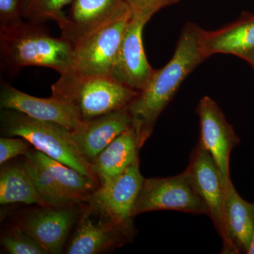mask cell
Returning a JSON list of instances; mask_svg holds the SVG:
<instances>
[{
  "label": "cell",
  "instance_id": "4",
  "mask_svg": "<svg viewBox=\"0 0 254 254\" xmlns=\"http://www.w3.org/2000/svg\"><path fill=\"white\" fill-rule=\"evenodd\" d=\"M1 110V134L24 138L50 158L96 180L91 164L82 155L73 139L72 131L57 123L30 118L16 110Z\"/></svg>",
  "mask_w": 254,
  "mask_h": 254
},
{
  "label": "cell",
  "instance_id": "19",
  "mask_svg": "<svg viewBox=\"0 0 254 254\" xmlns=\"http://www.w3.org/2000/svg\"><path fill=\"white\" fill-rule=\"evenodd\" d=\"M225 186V215L227 233L237 253H248L254 232V203L242 198L231 179Z\"/></svg>",
  "mask_w": 254,
  "mask_h": 254
},
{
  "label": "cell",
  "instance_id": "3",
  "mask_svg": "<svg viewBox=\"0 0 254 254\" xmlns=\"http://www.w3.org/2000/svg\"><path fill=\"white\" fill-rule=\"evenodd\" d=\"M51 90L52 95L71 105L83 122L126 108L139 93L110 76L73 71L60 74Z\"/></svg>",
  "mask_w": 254,
  "mask_h": 254
},
{
  "label": "cell",
  "instance_id": "27",
  "mask_svg": "<svg viewBox=\"0 0 254 254\" xmlns=\"http://www.w3.org/2000/svg\"><path fill=\"white\" fill-rule=\"evenodd\" d=\"M248 254H254V232L253 237H252V243H251L250 250H249Z\"/></svg>",
  "mask_w": 254,
  "mask_h": 254
},
{
  "label": "cell",
  "instance_id": "16",
  "mask_svg": "<svg viewBox=\"0 0 254 254\" xmlns=\"http://www.w3.org/2000/svg\"><path fill=\"white\" fill-rule=\"evenodd\" d=\"M132 124L133 118L127 106L83 122L72 131L73 139L82 155L92 165L97 156Z\"/></svg>",
  "mask_w": 254,
  "mask_h": 254
},
{
  "label": "cell",
  "instance_id": "10",
  "mask_svg": "<svg viewBox=\"0 0 254 254\" xmlns=\"http://www.w3.org/2000/svg\"><path fill=\"white\" fill-rule=\"evenodd\" d=\"M131 12L126 0H73L69 11L58 24L62 37L73 46Z\"/></svg>",
  "mask_w": 254,
  "mask_h": 254
},
{
  "label": "cell",
  "instance_id": "15",
  "mask_svg": "<svg viewBox=\"0 0 254 254\" xmlns=\"http://www.w3.org/2000/svg\"><path fill=\"white\" fill-rule=\"evenodd\" d=\"M78 213L79 210L76 205L44 206L28 214L18 225L26 230L48 254H60Z\"/></svg>",
  "mask_w": 254,
  "mask_h": 254
},
{
  "label": "cell",
  "instance_id": "12",
  "mask_svg": "<svg viewBox=\"0 0 254 254\" xmlns=\"http://www.w3.org/2000/svg\"><path fill=\"white\" fill-rule=\"evenodd\" d=\"M196 113L200 123L199 141L213 157L225 184L230 180V154L240 143V138L218 103L210 97L200 100Z\"/></svg>",
  "mask_w": 254,
  "mask_h": 254
},
{
  "label": "cell",
  "instance_id": "17",
  "mask_svg": "<svg viewBox=\"0 0 254 254\" xmlns=\"http://www.w3.org/2000/svg\"><path fill=\"white\" fill-rule=\"evenodd\" d=\"M202 43L208 58L228 54L242 59L254 51V14L244 13L236 21L216 31L204 30Z\"/></svg>",
  "mask_w": 254,
  "mask_h": 254
},
{
  "label": "cell",
  "instance_id": "25",
  "mask_svg": "<svg viewBox=\"0 0 254 254\" xmlns=\"http://www.w3.org/2000/svg\"><path fill=\"white\" fill-rule=\"evenodd\" d=\"M180 0H126L132 12L140 13L152 17L160 9L178 2Z\"/></svg>",
  "mask_w": 254,
  "mask_h": 254
},
{
  "label": "cell",
  "instance_id": "1",
  "mask_svg": "<svg viewBox=\"0 0 254 254\" xmlns=\"http://www.w3.org/2000/svg\"><path fill=\"white\" fill-rule=\"evenodd\" d=\"M203 31L194 23H187L180 33L173 58L163 68L155 70L146 87L128 105L132 125L143 144L183 81L208 59L202 43Z\"/></svg>",
  "mask_w": 254,
  "mask_h": 254
},
{
  "label": "cell",
  "instance_id": "7",
  "mask_svg": "<svg viewBox=\"0 0 254 254\" xmlns=\"http://www.w3.org/2000/svg\"><path fill=\"white\" fill-rule=\"evenodd\" d=\"M195 190L206 205L208 216L221 237L223 254H238L227 233L225 215V186L215 160L198 141L186 169Z\"/></svg>",
  "mask_w": 254,
  "mask_h": 254
},
{
  "label": "cell",
  "instance_id": "8",
  "mask_svg": "<svg viewBox=\"0 0 254 254\" xmlns=\"http://www.w3.org/2000/svg\"><path fill=\"white\" fill-rule=\"evenodd\" d=\"M131 15L132 11L73 46L72 71L85 76H110Z\"/></svg>",
  "mask_w": 254,
  "mask_h": 254
},
{
  "label": "cell",
  "instance_id": "14",
  "mask_svg": "<svg viewBox=\"0 0 254 254\" xmlns=\"http://www.w3.org/2000/svg\"><path fill=\"white\" fill-rule=\"evenodd\" d=\"M1 109L16 110L30 118L51 122L74 131L83 122L71 105L52 95L48 98H40L16 89L6 81L0 87Z\"/></svg>",
  "mask_w": 254,
  "mask_h": 254
},
{
  "label": "cell",
  "instance_id": "22",
  "mask_svg": "<svg viewBox=\"0 0 254 254\" xmlns=\"http://www.w3.org/2000/svg\"><path fill=\"white\" fill-rule=\"evenodd\" d=\"M1 243L10 254H46V252L22 227L16 225L4 234Z\"/></svg>",
  "mask_w": 254,
  "mask_h": 254
},
{
  "label": "cell",
  "instance_id": "20",
  "mask_svg": "<svg viewBox=\"0 0 254 254\" xmlns=\"http://www.w3.org/2000/svg\"><path fill=\"white\" fill-rule=\"evenodd\" d=\"M16 203L46 206L22 162L3 166L0 172V204Z\"/></svg>",
  "mask_w": 254,
  "mask_h": 254
},
{
  "label": "cell",
  "instance_id": "26",
  "mask_svg": "<svg viewBox=\"0 0 254 254\" xmlns=\"http://www.w3.org/2000/svg\"><path fill=\"white\" fill-rule=\"evenodd\" d=\"M242 60H245L252 68H254V51L245 55Z\"/></svg>",
  "mask_w": 254,
  "mask_h": 254
},
{
  "label": "cell",
  "instance_id": "23",
  "mask_svg": "<svg viewBox=\"0 0 254 254\" xmlns=\"http://www.w3.org/2000/svg\"><path fill=\"white\" fill-rule=\"evenodd\" d=\"M31 144L24 138L15 136H4L0 138V164L4 165L11 159L24 155L29 150Z\"/></svg>",
  "mask_w": 254,
  "mask_h": 254
},
{
  "label": "cell",
  "instance_id": "24",
  "mask_svg": "<svg viewBox=\"0 0 254 254\" xmlns=\"http://www.w3.org/2000/svg\"><path fill=\"white\" fill-rule=\"evenodd\" d=\"M23 0H0V28L22 22Z\"/></svg>",
  "mask_w": 254,
  "mask_h": 254
},
{
  "label": "cell",
  "instance_id": "2",
  "mask_svg": "<svg viewBox=\"0 0 254 254\" xmlns=\"http://www.w3.org/2000/svg\"><path fill=\"white\" fill-rule=\"evenodd\" d=\"M0 60L11 76L25 66L53 68L60 74L73 71V48L63 37L57 38L41 23L22 21L0 28Z\"/></svg>",
  "mask_w": 254,
  "mask_h": 254
},
{
  "label": "cell",
  "instance_id": "11",
  "mask_svg": "<svg viewBox=\"0 0 254 254\" xmlns=\"http://www.w3.org/2000/svg\"><path fill=\"white\" fill-rule=\"evenodd\" d=\"M98 209L100 218H96V209L92 203L81 216L68 244L66 254H98L131 240L133 226L119 223Z\"/></svg>",
  "mask_w": 254,
  "mask_h": 254
},
{
  "label": "cell",
  "instance_id": "13",
  "mask_svg": "<svg viewBox=\"0 0 254 254\" xmlns=\"http://www.w3.org/2000/svg\"><path fill=\"white\" fill-rule=\"evenodd\" d=\"M144 180L140 172L139 159H137L123 173L100 185L90 203L115 221L133 226L132 211Z\"/></svg>",
  "mask_w": 254,
  "mask_h": 254
},
{
  "label": "cell",
  "instance_id": "18",
  "mask_svg": "<svg viewBox=\"0 0 254 254\" xmlns=\"http://www.w3.org/2000/svg\"><path fill=\"white\" fill-rule=\"evenodd\" d=\"M143 143L133 125L117 137L92 163V169L100 185L123 173L138 158Z\"/></svg>",
  "mask_w": 254,
  "mask_h": 254
},
{
  "label": "cell",
  "instance_id": "21",
  "mask_svg": "<svg viewBox=\"0 0 254 254\" xmlns=\"http://www.w3.org/2000/svg\"><path fill=\"white\" fill-rule=\"evenodd\" d=\"M73 0H23V16L28 21L41 23L45 21H56L65 16L63 8L71 4Z\"/></svg>",
  "mask_w": 254,
  "mask_h": 254
},
{
  "label": "cell",
  "instance_id": "5",
  "mask_svg": "<svg viewBox=\"0 0 254 254\" xmlns=\"http://www.w3.org/2000/svg\"><path fill=\"white\" fill-rule=\"evenodd\" d=\"M23 156L22 163L46 206L90 202L95 191V180L36 149Z\"/></svg>",
  "mask_w": 254,
  "mask_h": 254
},
{
  "label": "cell",
  "instance_id": "6",
  "mask_svg": "<svg viewBox=\"0 0 254 254\" xmlns=\"http://www.w3.org/2000/svg\"><path fill=\"white\" fill-rule=\"evenodd\" d=\"M163 210L208 215V208L187 170L176 176L145 179L132 216Z\"/></svg>",
  "mask_w": 254,
  "mask_h": 254
},
{
  "label": "cell",
  "instance_id": "9",
  "mask_svg": "<svg viewBox=\"0 0 254 254\" xmlns=\"http://www.w3.org/2000/svg\"><path fill=\"white\" fill-rule=\"evenodd\" d=\"M150 18L145 14L132 12L110 74L138 92L144 89L155 71L148 63L142 41L143 28Z\"/></svg>",
  "mask_w": 254,
  "mask_h": 254
}]
</instances>
